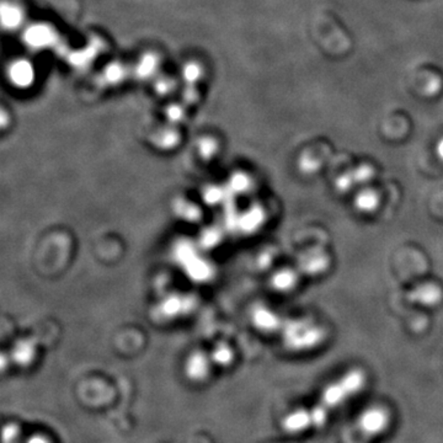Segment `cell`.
<instances>
[{"mask_svg": "<svg viewBox=\"0 0 443 443\" xmlns=\"http://www.w3.org/2000/svg\"><path fill=\"white\" fill-rule=\"evenodd\" d=\"M284 344L292 351H310L325 339V332L312 319L301 318L284 324Z\"/></svg>", "mask_w": 443, "mask_h": 443, "instance_id": "obj_1", "label": "cell"}, {"mask_svg": "<svg viewBox=\"0 0 443 443\" xmlns=\"http://www.w3.org/2000/svg\"><path fill=\"white\" fill-rule=\"evenodd\" d=\"M390 425V415L383 406H370L363 410L357 426L366 437H378L384 434Z\"/></svg>", "mask_w": 443, "mask_h": 443, "instance_id": "obj_2", "label": "cell"}, {"mask_svg": "<svg viewBox=\"0 0 443 443\" xmlns=\"http://www.w3.org/2000/svg\"><path fill=\"white\" fill-rule=\"evenodd\" d=\"M408 299L411 303L420 305V307L432 308L442 302L443 291L439 284L427 282V284H419L411 289L408 294Z\"/></svg>", "mask_w": 443, "mask_h": 443, "instance_id": "obj_3", "label": "cell"}, {"mask_svg": "<svg viewBox=\"0 0 443 443\" xmlns=\"http://www.w3.org/2000/svg\"><path fill=\"white\" fill-rule=\"evenodd\" d=\"M328 254L325 251L314 248L305 251L303 255L299 257V269L303 271L305 275L318 276L323 274L329 267Z\"/></svg>", "mask_w": 443, "mask_h": 443, "instance_id": "obj_4", "label": "cell"}, {"mask_svg": "<svg viewBox=\"0 0 443 443\" xmlns=\"http://www.w3.org/2000/svg\"><path fill=\"white\" fill-rule=\"evenodd\" d=\"M281 426L284 432L289 435L303 434L308 430L314 429L312 413L308 409H297L284 416Z\"/></svg>", "mask_w": 443, "mask_h": 443, "instance_id": "obj_5", "label": "cell"}, {"mask_svg": "<svg viewBox=\"0 0 443 443\" xmlns=\"http://www.w3.org/2000/svg\"><path fill=\"white\" fill-rule=\"evenodd\" d=\"M351 399L346 393L345 388L342 387L340 381L332 382L325 387L322 393V400L320 403L325 405L328 409H336L341 405L345 404L347 400Z\"/></svg>", "mask_w": 443, "mask_h": 443, "instance_id": "obj_6", "label": "cell"}, {"mask_svg": "<svg viewBox=\"0 0 443 443\" xmlns=\"http://www.w3.org/2000/svg\"><path fill=\"white\" fill-rule=\"evenodd\" d=\"M339 381L346 390L348 396L353 398L357 394H360L366 386V373L360 368H352L350 371H347L341 378H339Z\"/></svg>", "mask_w": 443, "mask_h": 443, "instance_id": "obj_7", "label": "cell"}, {"mask_svg": "<svg viewBox=\"0 0 443 443\" xmlns=\"http://www.w3.org/2000/svg\"><path fill=\"white\" fill-rule=\"evenodd\" d=\"M353 203H355V207L358 212L363 213V214H371V213L376 212L380 207L381 198L372 188H362L361 191L357 193Z\"/></svg>", "mask_w": 443, "mask_h": 443, "instance_id": "obj_8", "label": "cell"}, {"mask_svg": "<svg viewBox=\"0 0 443 443\" xmlns=\"http://www.w3.org/2000/svg\"><path fill=\"white\" fill-rule=\"evenodd\" d=\"M9 77L11 82L19 87H28L34 80V69L26 61L15 62L9 69Z\"/></svg>", "mask_w": 443, "mask_h": 443, "instance_id": "obj_9", "label": "cell"}, {"mask_svg": "<svg viewBox=\"0 0 443 443\" xmlns=\"http://www.w3.org/2000/svg\"><path fill=\"white\" fill-rule=\"evenodd\" d=\"M25 40L30 46L39 49V47L49 46L54 41V32L47 26L36 25L28 30V32L25 35Z\"/></svg>", "mask_w": 443, "mask_h": 443, "instance_id": "obj_10", "label": "cell"}, {"mask_svg": "<svg viewBox=\"0 0 443 443\" xmlns=\"http://www.w3.org/2000/svg\"><path fill=\"white\" fill-rule=\"evenodd\" d=\"M298 284V275L291 269L279 271L274 276V287L282 292H289Z\"/></svg>", "mask_w": 443, "mask_h": 443, "instance_id": "obj_11", "label": "cell"}, {"mask_svg": "<svg viewBox=\"0 0 443 443\" xmlns=\"http://www.w3.org/2000/svg\"><path fill=\"white\" fill-rule=\"evenodd\" d=\"M256 320H257L259 327L265 329L267 332L275 330V329L279 328V325H281V320H279V317H277V314L272 313V312L267 310V309L259 312L257 315H256Z\"/></svg>", "mask_w": 443, "mask_h": 443, "instance_id": "obj_12", "label": "cell"}, {"mask_svg": "<svg viewBox=\"0 0 443 443\" xmlns=\"http://www.w3.org/2000/svg\"><path fill=\"white\" fill-rule=\"evenodd\" d=\"M1 18L3 24L6 28H16L21 23V11L13 5H4L1 9Z\"/></svg>", "mask_w": 443, "mask_h": 443, "instance_id": "obj_13", "label": "cell"}, {"mask_svg": "<svg viewBox=\"0 0 443 443\" xmlns=\"http://www.w3.org/2000/svg\"><path fill=\"white\" fill-rule=\"evenodd\" d=\"M329 410L325 405L320 404L315 405L314 408L310 409L312 413V419H313V427L314 429H322L324 427L329 420Z\"/></svg>", "mask_w": 443, "mask_h": 443, "instance_id": "obj_14", "label": "cell"}, {"mask_svg": "<svg viewBox=\"0 0 443 443\" xmlns=\"http://www.w3.org/2000/svg\"><path fill=\"white\" fill-rule=\"evenodd\" d=\"M207 365L201 358L193 360V361L190 362V365L188 366V377L195 381L203 380L205 377L207 376Z\"/></svg>", "mask_w": 443, "mask_h": 443, "instance_id": "obj_15", "label": "cell"}, {"mask_svg": "<svg viewBox=\"0 0 443 443\" xmlns=\"http://www.w3.org/2000/svg\"><path fill=\"white\" fill-rule=\"evenodd\" d=\"M373 174H375V170L367 165H361L355 170H351L352 178L356 185L368 183L373 178Z\"/></svg>", "mask_w": 443, "mask_h": 443, "instance_id": "obj_16", "label": "cell"}, {"mask_svg": "<svg viewBox=\"0 0 443 443\" xmlns=\"http://www.w3.org/2000/svg\"><path fill=\"white\" fill-rule=\"evenodd\" d=\"M20 427L16 424H6L3 427V435H1V439L3 443H16L19 439Z\"/></svg>", "mask_w": 443, "mask_h": 443, "instance_id": "obj_17", "label": "cell"}, {"mask_svg": "<svg viewBox=\"0 0 443 443\" xmlns=\"http://www.w3.org/2000/svg\"><path fill=\"white\" fill-rule=\"evenodd\" d=\"M154 58H143V61L140 62V72L142 73V74H150V73L153 72V69H154Z\"/></svg>", "mask_w": 443, "mask_h": 443, "instance_id": "obj_18", "label": "cell"}, {"mask_svg": "<svg viewBox=\"0 0 443 443\" xmlns=\"http://www.w3.org/2000/svg\"><path fill=\"white\" fill-rule=\"evenodd\" d=\"M25 443H51L47 437H44L42 435H32L29 439L25 441Z\"/></svg>", "mask_w": 443, "mask_h": 443, "instance_id": "obj_19", "label": "cell"}, {"mask_svg": "<svg viewBox=\"0 0 443 443\" xmlns=\"http://www.w3.org/2000/svg\"><path fill=\"white\" fill-rule=\"evenodd\" d=\"M185 77H186V79H190V80H195L196 78H198V68L191 67V66L186 68V71H185Z\"/></svg>", "mask_w": 443, "mask_h": 443, "instance_id": "obj_20", "label": "cell"}, {"mask_svg": "<svg viewBox=\"0 0 443 443\" xmlns=\"http://www.w3.org/2000/svg\"><path fill=\"white\" fill-rule=\"evenodd\" d=\"M436 154L439 157V160L443 162V138H441L437 145H436Z\"/></svg>", "mask_w": 443, "mask_h": 443, "instance_id": "obj_21", "label": "cell"}]
</instances>
